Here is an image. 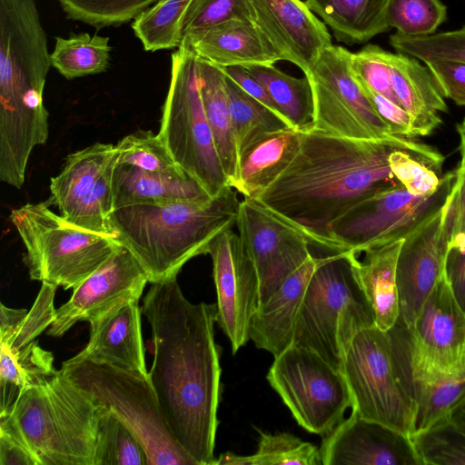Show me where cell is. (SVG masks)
<instances>
[{"label": "cell", "instance_id": "obj_1", "mask_svg": "<svg viewBox=\"0 0 465 465\" xmlns=\"http://www.w3.org/2000/svg\"><path fill=\"white\" fill-rule=\"evenodd\" d=\"M142 312L154 346L148 376L169 429L198 465H214L222 394L217 306L191 302L173 278L152 283Z\"/></svg>", "mask_w": 465, "mask_h": 465}, {"label": "cell", "instance_id": "obj_2", "mask_svg": "<svg viewBox=\"0 0 465 465\" xmlns=\"http://www.w3.org/2000/svg\"><path fill=\"white\" fill-rule=\"evenodd\" d=\"M426 144L391 135L353 139L317 131L302 132L298 153L256 199L298 229L310 245L335 252L331 224L359 202L401 185L390 156Z\"/></svg>", "mask_w": 465, "mask_h": 465}, {"label": "cell", "instance_id": "obj_3", "mask_svg": "<svg viewBox=\"0 0 465 465\" xmlns=\"http://www.w3.org/2000/svg\"><path fill=\"white\" fill-rule=\"evenodd\" d=\"M226 186L205 201L134 204L115 209L109 222L114 238L145 272L149 282L176 278L191 259L207 254L212 242L236 224L241 201Z\"/></svg>", "mask_w": 465, "mask_h": 465}, {"label": "cell", "instance_id": "obj_4", "mask_svg": "<svg viewBox=\"0 0 465 465\" xmlns=\"http://www.w3.org/2000/svg\"><path fill=\"white\" fill-rule=\"evenodd\" d=\"M104 411L59 370L19 394L0 416V430L24 443L38 465H94Z\"/></svg>", "mask_w": 465, "mask_h": 465}, {"label": "cell", "instance_id": "obj_5", "mask_svg": "<svg viewBox=\"0 0 465 465\" xmlns=\"http://www.w3.org/2000/svg\"><path fill=\"white\" fill-rule=\"evenodd\" d=\"M352 411L361 417L411 434L415 412L405 328L376 326L358 331L342 359Z\"/></svg>", "mask_w": 465, "mask_h": 465}, {"label": "cell", "instance_id": "obj_6", "mask_svg": "<svg viewBox=\"0 0 465 465\" xmlns=\"http://www.w3.org/2000/svg\"><path fill=\"white\" fill-rule=\"evenodd\" d=\"M351 255L346 251L320 257L297 314L292 342L315 351L341 371L343 353L353 336L376 326Z\"/></svg>", "mask_w": 465, "mask_h": 465}, {"label": "cell", "instance_id": "obj_7", "mask_svg": "<svg viewBox=\"0 0 465 465\" xmlns=\"http://www.w3.org/2000/svg\"><path fill=\"white\" fill-rule=\"evenodd\" d=\"M60 370L134 434L148 465H198L172 434L148 375L76 355Z\"/></svg>", "mask_w": 465, "mask_h": 465}, {"label": "cell", "instance_id": "obj_8", "mask_svg": "<svg viewBox=\"0 0 465 465\" xmlns=\"http://www.w3.org/2000/svg\"><path fill=\"white\" fill-rule=\"evenodd\" d=\"M9 219L25 245L30 278L65 290L75 289L123 247L113 236L72 224L46 203L13 209Z\"/></svg>", "mask_w": 465, "mask_h": 465}, {"label": "cell", "instance_id": "obj_9", "mask_svg": "<svg viewBox=\"0 0 465 465\" xmlns=\"http://www.w3.org/2000/svg\"><path fill=\"white\" fill-rule=\"evenodd\" d=\"M175 163L212 197L229 185L208 124L198 56L184 43L171 55V81L157 134Z\"/></svg>", "mask_w": 465, "mask_h": 465}, {"label": "cell", "instance_id": "obj_10", "mask_svg": "<svg viewBox=\"0 0 465 465\" xmlns=\"http://www.w3.org/2000/svg\"><path fill=\"white\" fill-rule=\"evenodd\" d=\"M456 180L457 173L449 172L430 194H412L399 185L359 202L331 226L335 252L350 251L359 255L368 249L404 239L443 208Z\"/></svg>", "mask_w": 465, "mask_h": 465}, {"label": "cell", "instance_id": "obj_11", "mask_svg": "<svg viewBox=\"0 0 465 465\" xmlns=\"http://www.w3.org/2000/svg\"><path fill=\"white\" fill-rule=\"evenodd\" d=\"M267 380L306 430L325 435L352 405L342 371L315 351L292 345L274 357Z\"/></svg>", "mask_w": 465, "mask_h": 465}, {"label": "cell", "instance_id": "obj_12", "mask_svg": "<svg viewBox=\"0 0 465 465\" xmlns=\"http://www.w3.org/2000/svg\"><path fill=\"white\" fill-rule=\"evenodd\" d=\"M351 52L341 45L325 48L306 75L311 82L312 129L353 139L391 135L352 73Z\"/></svg>", "mask_w": 465, "mask_h": 465}, {"label": "cell", "instance_id": "obj_13", "mask_svg": "<svg viewBox=\"0 0 465 465\" xmlns=\"http://www.w3.org/2000/svg\"><path fill=\"white\" fill-rule=\"evenodd\" d=\"M409 330L412 383L431 376L453 375L465 371V312L444 276Z\"/></svg>", "mask_w": 465, "mask_h": 465}, {"label": "cell", "instance_id": "obj_14", "mask_svg": "<svg viewBox=\"0 0 465 465\" xmlns=\"http://www.w3.org/2000/svg\"><path fill=\"white\" fill-rule=\"evenodd\" d=\"M259 278V305L311 255L308 239L256 199L241 201L235 224Z\"/></svg>", "mask_w": 465, "mask_h": 465}, {"label": "cell", "instance_id": "obj_15", "mask_svg": "<svg viewBox=\"0 0 465 465\" xmlns=\"http://www.w3.org/2000/svg\"><path fill=\"white\" fill-rule=\"evenodd\" d=\"M217 293V323L232 353L250 340L252 318L259 306V278L246 247L232 228L221 232L208 253Z\"/></svg>", "mask_w": 465, "mask_h": 465}, {"label": "cell", "instance_id": "obj_16", "mask_svg": "<svg viewBox=\"0 0 465 465\" xmlns=\"http://www.w3.org/2000/svg\"><path fill=\"white\" fill-rule=\"evenodd\" d=\"M147 282L148 277L137 260L122 247L56 309L47 334L61 337L77 322L90 323L126 302L139 301Z\"/></svg>", "mask_w": 465, "mask_h": 465}, {"label": "cell", "instance_id": "obj_17", "mask_svg": "<svg viewBox=\"0 0 465 465\" xmlns=\"http://www.w3.org/2000/svg\"><path fill=\"white\" fill-rule=\"evenodd\" d=\"M444 206L404 238L399 252L396 267L399 317L409 329L444 276L448 251Z\"/></svg>", "mask_w": 465, "mask_h": 465}, {"label": "cell", "instance_id": "obj_18", "mask_svg": "<svg viewBox=\"0 0 465 465\" xmlns=\"http://www.w3.org/2000/svg\"><path fill=\"white\" fill-rule=\"evenodd\" d=\"M252 22L281 61L311 72L322 52L332 45L327 25L302 0H249Z\"/></svg>", "mask_w": 465, "mask_h": 465}, {"label": "cell", "instance_id": "obj_19", "mask_svg": "<svg viewBox=\"0 0 465 465\" xmlns=\"http://www.w3.org/2000/svg\"><path fill=\"white\" fill-rule=\"evenodd\" d=\"M322 465H421L410 435L352 411L320 448Z\"/></svg>", "mask_w": 465, "mask_h": 465}, {"label": "cell", "instance_id": "obj_20", "mask_svg": "<svg viewBox=\"0 0 465 465\" xmlns=\"http://www.w3.org/2000/svg\"><path fill=\"white\" fill-rule=\"evenodd\" d=\"M139 301L126 302L90 322V338L77 357L148 375Z\"/></svg>", "mask_w": 465, "mask_h": 465}, {"label": "cell", "instance_id": "obj_21", "mask_svg": "<svg viewBox=\"0 0 465 465\" xmlns=\"http://www.w3.org/2000/svg\"><path fill=\"white\" fill-rule=\"evenodd\" d=\"M201 59L219 67L274 64L281 61L252 20L231 19L183 36Z\"/></svg>", "mask_w": 465, "mask_h": 465}, {"label": "cell", "instance_id": "obj_22", "mask_svg": "<svg viewBox=\"0 0 465 465\" xmlns=\"http://www.w3.org/2000/svg\"><path fill=\"white\" fill-rule=\"evenodd\" d=\"M320 257L311 255L256 309L250 340L274 357L292 345L297 314Z\"/></svg>", "mask_w": 465, "mask_h": 465}, {"label": "cell", "instance_id": "obj_23", "mask_svg": "<svg viewBox=\"0 0 465 465\" xmlns=\"http://www.w3.org/2000/svg\"><path fill=\"white\" fill-rule=\"evenodd\" d=\"M114 210L134 204L213 198L202 183L181 167L152 173L131 165L115 164L113 174Z\"/></svg>", "mask_w": 465, "mask_h": 465}, {"label": "cell", "instance_id": "obj_24", "mask_svg": "<svg viewBox=\"0 0 465 465\" xmlns=\"http://www.w3.org/2000/svg\"><path fill=\"white\" fill-rule=\"evenodd\" d=\"M391 84L401 106L411 121L413 137L430 134L440 124V112L448 107L433 75L418 59L390 53Z\"/></svg>", "mask_w": 465, "mask_h": 465}, {"label": "cell", "instance_id": "obj_25", "mask_svg": "<svg viewBox=\"0 0 465 465\" xmlns=\"http://www.w3.org/2000/svg\"><path fill=\"white\" fill-rule=\"evenodd\" d=\"M301 143L302 132L292 127L259 135L240 153L232 187L244 198L257 199L291 164Z\"/></svg>", "mask_w": 465, "mask_h": 465}, {"label": "cell", "instance_id": "obj_26", "mask_svg": "<svg viewBox=\"0 0 465 465\" xmlns=\"http://www.w3.org/2000/svg\"><path fill=\"white\" fill-rule=\"evenodd\" d=\"M403 240L368 249L361 261L351 252L356 280L373 310L376 327L382 331L393 327L400 316L396 267Z\"/></svg>", "mask_w": 465, "mask_h": 465}, {"label": "cell", "instance_id": "obj_27", "mask_svg": "<svg viewBox=\"0 0 465 465\" xmlns=\"http://www.w3.org/2000/svg\"><path fill=\"white\" fill-rule=\"evenodd\" d=\"M115 145L95 143L70 153L60 173L50 180L51 203L66 217L94 189L115 160Z\"/></svg>", "mask_w": 465, "mask_h": 465}, {"label": "cell", "instance_id": "obj_28", "mask_svg": "<svg viewBox=\"0 0 465 465\" xmlns=\"http://www.w3.org/2000/svg\"><path fill=\"white\" fill-rule=\"evenodd\" d=\"M331 28L336 40L347 45L366 43L387 32L390 0H305Z\"/></svg>", "mask_w": 465, "mask_h": 465}, {"label": "cell", "instance_id": "obj_29", "mask_svg": "<svg viewBox=\"0 0 465 465\" xmlns=\"http://www.w3.org/2000/svg\"><path fill=\"white\" fill-rule=\"evenodd\" d=\"M200 91L205 115L223 171L232 187L238 177V151L225 84L216 64L198 57Z\"/></svg>", "mask_w": 465, "mask_h": 465}, {"label": "cell", "instance_id": "obj_30", "mask_svg": "<svg viewBox=\"0 0 465 465\" xmlns=\"http://www.w3.org/2000/svg\"><path fill=\"white\" fill-rule=\"evenodd\" d=\"M56 371L53 353L35 341L15 351L1 350L0 416L10 410L22 391L45 383Z\"/></svg>", "mask_w": 465, "mask_h": 465}, {"label": "cell", "instance_id": "obj_31", "mask_svg": "<svg viewBox=\"0 0 465 465\" xmlns=\"http://www.w3.org/2000/svg\"><path fill=\"white\" fill-rule=\"evenodd\" d=\"M244 67L265 88L292 128L301 132L312 128L314 101L312 84L306 75L297 78L269 64Z\"/></svg>", "mask_w": 465, "mask_h": 465}, {"label": "cell", "instance_id": "obj_32", "mask_svg": "<svg viewBox=\"0 0 465 465\" xmlns=\"http://www.w3.org/2000/svg\"><path fill=\"white\" fill-rule=\"evenodd\" d=\"M57 287L42 283L38 295L29 311L13 309L1 304L0 350L15 351L50 327L55 316L54 306Z\"/></svg>", "mask_w": 465, "mask_h": 465}, {"label": "cell", "instance_id": "obj_33", "mask_svg": "<svg viewBox=\"0 0 465 465\" xmlns=\"http://www.w3.org/2000/svg\"><path fill=\"white\" fill-rule=\"evenodd\" d=\"M109 41L107 36L88 33L56 36L51 64L67 79L105 72L112 49Z\"/></svg>", "mask_w": 465, "mask_h": 465}, {"label": "cell", "instance_id": "obj_34", "mask_svg": "<svg viewBox=\"0 0 465 465\" xmlns=\"http://www.w3.org/2000/svg\"><path fill=\"white\" fill-rule=\"evenodd\" d=\"M259 432L255 453L240 456L228 451L221 454L214 465H322L320 449L312 443L287 432Z\"/></svg>", "mask_w": 465, "mask_h": 465}, {"label": "cell", "instance_id": "obj_35", "mask_svg": "<svg viewBox=\"0 0 465 465\" xmlns=\"http://www.w3.org/2000/svg\"><path fill=\"white\" fill-rule=\"evenodd\" d=\"M413 393L415 412L411 435L450 417L465 397V371L414 381Z\"/></svg>", "mask_w": 465, "mask_h": 465}, {"label": "cell", "instance_id": "obj_36", "mask_svg": "<svg viewBox=\"0 0 465 465\" xmlns=\"http://www.w3.org/2000/svg\"><path fill=\"white\" fill-rule=\"evenodd\" d=\"M192 0H159L134 19L132 28L145 51L178 48Z\"/></svg>", "mask_w": 465, "mask_h": 465}, {"label": "cell", "instance_id": "obj_37", "mask_svg": "<svg viewBox=\"0 0 465 465\" xmlns=\"http://www.w3.org/2000/svg\"><path fill=\"white\" fill-rule=\"evenodd\" d=\"M225 84L238 157L259 135L290 127L283 118L252 97L226 75Z\"/></svg>", "mask_w": 465, "mask_h": 465}, {"label": "cell", "instance_id": "obj_38", "mask_svg": "<svg viewBox=\"0 0 465 465\" xmlns=\"http://www.w3.org/2000/svg\"><path fill=\"white\" fill-rule=\"evenodd\" d=\"M411 439L421 465H465V430L450 417Z\"/></svg>", "mask_w": 465, "mask_h": 465}, {"label": "cell", "instance_id": "obj_39", "mask_svg": "<svg viewBox=\"0 0 465 465\" xmlns=\"http://www.w3.org/2000/svg\"><path fill=\"white\" fill-rule=\"evenodd\" d=\"M94 465H148L134 434L106 410L99 423Z\"/></svg>", "mask_w": 465, "mask_h": 465}, {"label": "cell", "instance_id": "obj_40", "mask_svg": "<svg viewBox=\"0 0 465 465\" xmlns=\"http://www.w3.org/2000/svg\"><path fill=\"white\" fill-rule=\"evenodd\" d=\"M66 16L101 28L134 20L159 0H57Z\"/></svg>", "mask_w": 465, "mask_h": 465}, {"label": "cell", "instance_id": "obj_41", "mask_svg": "<svg viewBox=\"0 0 465 465\" xmlns=\"http://www.w3.org/2000/svg\"><path fill=\"white\" fill-rule=\"evenodd\" d=\"M446 18L440 0H390L386 13L390 28L410 37L433 35Z\"/></svg>", "mask_w": 465, "mask_h": 465}, {"label": "cell", "instance_id": "obj_42", "mask_svg": "<svg viewBox=\"0 0 465 465\" xmlns=\"http://www.w3.org/2000/svg\"><path fill=\"white\" fill-rule=\"evenodd\" d=\"M116 163L115 158L94 189L64 217L69 223L94 233L114 237L109 218L114 211L113 174Z\"/></svg>", "mask_w": 465, "mask_h": 465}, {"label": "cell", "instance_id": "obj_43", "mask_svg": "<svg viewBox=\"0 0 465 465\" xmlns=\"http://www.w3.org/2000/svg\"><path fill=\"white\" fill-rule=\"evenodd\" d=\"M117 163L143 171L162 173L180 167L158 134L139 131L124 136L115 144Z\"/></svg>", "mask_w": 465, "mask_h": 465}, {"label": "cell", "instance_id": "obj_44", "mask_svg": "<svg viewBox=\"0 0 465 465\" xmlns=\"http://www.w3.org/2000/svg\"><path fill=\"white\" fill-rule=\"evenodd\" d=\"M390 44L397 53L411 55L424 63L435 60L465 63V26L420 37L395 33L391 35Z\"/></svg>", "mask_w": 465, "mask_h": 465}, {"label": "cell", "instance_id": "obj_45", "mask_svg": "<svg viewBox=\"0 0 465 465\" xmlns=\"http://www.w3.org/2000/svg\"><path fill=\"white\" fill-rule=\"evenodd\" d=\"M390 52L375 45H367L351 53V66L359 82L371 91L401 106L391 84Z\"/></svg>", "mask_w": 465, "mask_h": 465}, {"label": "cell", "instance_id": "obj_46", "mask_svg": "<svg viewBox=\"0 0 465 465\" xmlns=\"http://www.w3.org/2000/svg\"><path fill=\"white\" fill-rule=\"evenodd\" d=\"M231 19L252 20L249 0H192L183 21V36Z\"/></svg>", "mask_w": 465, "mask_h": 465}, {"label": "cell", "instance_id": "obj_47", "mask_svg": "<svg viewBox=\"0 0 465 465\" xmlns=\"http://www.w3.org/2000/svg\"><path fill=\"white\" fill-rule=\"evenodd\" d=\"M433 75L442 95L465 106V63L435 60L424 63Z\"/></svg>", "mask_w": 465, "mask_h": 465}, {"label": "cell", "instance_id": "obj_48", "mask_svg": "<svg viewBox=\"0 0 465 465\" xmlns=\"http://www.w3.org/2000/svg\"><path fill=\"white\" fill-rule=\"evenodd\" d=\"M359 83L374 109L389 125L391 135L413 139L411 121L408 113L401 106Z\"/></svg>", "mask_w": 465, "mask_h": 465}, {"label": "cell", "instance_id": "obj_49", "mask_svg": "<svg viewBox=\"0 0 465 465\" xmlns=\"http://www.w3.org/2000/svg\"><path fill=\"white\" fill-rule=\"evenodd\" d=\"M444 277L455 300L465 312V247L448 248Z\"/></svg>", "mask_w": 465, "mask_h": 465}, {"label": "cell", "instance_id": "obj_50", "mask_svg": "<svg viewBox=\"0 0 465 465\" xmlns=\"http://www.w3.org/2000/svg\"><path fill=\"white\" fill-rule=\"evenodd\" d=\"M457 180L444 206V223L447 240L465 222V167L458 168Z\"/></svg>", "mask_w": 465, "mask_h": 465}, {"label": "cell", "instance_id": "obj_51", "mask_svg": "<svg viewBox=\"0 0 465 465\" xmlns=\"http://www.w3.org/2000/svg\"><path fill=\"white\" fill-rule=\"evenodd\" d=\"M221 68L224 74L235 82L244 92L286 121L265 88L244 66L232 65Z\"/></svg>", "mask_w": 465, "mask_h": 465}, {"label": "cell", "instance_id": "obj_52", "mask_svg": "<svg viewBox=\"0 0 465 465\" xmlns=\"http://www.w3.org/2000/svg\"><path fill=\"white\" fill-rule=\"evenodd\" d=\"M0 465H38V461L17 438L0 430Z\"/></svg>", "mask_w": 465, "mask_h": 465}, {"label": "cell", "instance_id": "obj_53", "mask_svg": "<svg viewBox=\"0 0 465 465\" xmlns=\"http://www.w3.org/2000/svg\"><path fill=\"white\" fill-rule=\"evenodd\" d=\"M450 418L465 430V397L453 408Z\"/></svg>", "mask_w": 465, "mask_h": 465}, {"label": "cell", "instance_id": "obj_54", "mask_svg": "<svg viewBox=\"0 0 465 465\" xmlns=\"http://www.w3.org/2000/svg\"><path fill=\"white\" fill-rule=\"evenodd\" d=\"M461 248L465 247V222H463L459 228L454 232L448 241V248Z\"/></svg>", "mask_w": 465, "mask_h": 465}, {"label": "cell", "instance_id": "obj_55", "mask_svg": "<svg viewBox=\"0 0 465 465\" xmlns=\"http://www.w3.org/2000/svg\"><path fill=\"white\" fill-rule=\"evenodd\" d=\"M457 131L460 135V168L465 167V118L462 122L458 125Z\"/></svg>", "mask_w": 465, "mask_h": 465}]
</instances>
